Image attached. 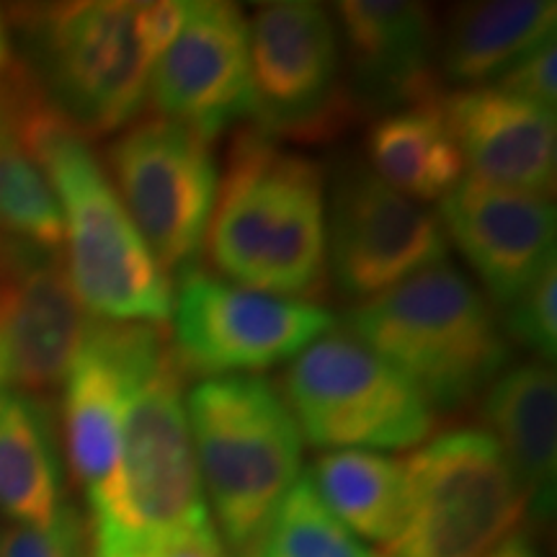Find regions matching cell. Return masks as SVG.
<instances>
[{
	"instance_id": "18",
	"label": "cell",
	"mask_w": 557,
	"mask_h": 557,
	"mask_svg": "<svg viewBox=\"0 0 557 557\" xmlns=\"http://www.w3.org/2000/svg\"><path fill=\"white\" fill-rule=\"evenodd\" d=\"M143 325L90 320L86 338L62 380L70 470L86 491L88 504L101 496L120 462L132 361Z\"/></svg>"
},
{
	"instance_id": "19",
	"label": "cell",
	"mask_w": 557,
	"mask_h": 557,
	"mask_svg": "<svg viewBox=\"0 0 557 557\" xmlns=\"http://www.w3.org/2000/svg\"><path fill=\"white\" fill-rule=\"evenodd\" d=\"M485 431L524 487L534 519L553 517L557 498V377L549 361L506 367L483 393Z\"/></svg>"
},
{
	"instance_id": "15",
	"label": "cell",
	"mask_w": 557,
	"mask_h": 557,
	"mask_svg": "<svg viewBox=\"0 0 557 557\" xmlns=\"http://www.w3.org/2000/svg\"><path fill=\"white\" fill-rule=\"evenodd\" d=\"M357 114H389L442 96L438 29L429 5L408 0H344L333 5Z\"/></svg>"
},
{
	"instance_id": "12",
	"label": "cell",
	"mask_w": 557,
	"mask_h": 557,
	"mask_svg": "<svg viewBox=\"0 0 557 557\" xmlns=\"http://www.w3.org/2000/svg\"><path fill=\"white\" fill-rule=\"evenodd\" d=\"M325 248L331 282L361 305L447 261L449 240L434 209L389 189L367 163L351 160L331 178Z\"/></svg>"
},
{
	"instance_id": "11",
	"label": "cell",
	"mask_w": 557,
	"mask_h": 557,
	"mask_svg": "<svg viewBox=\"0 0 557 557\" xmlns=\"http://www.w3.org/2000/svg\"><path fill=\"white\" fill-rule=\"evenodd\" d=\"M111 184L160 267H197L220 189L212 143L184 124L148 116L109 145Z\"/></svg>"
},
{
	"instance_id": "16",
	"label": "cell",
	"mask_w": 557,
	"mask_h": 557,
	"mask_svg": "<svg viewBox=\"0 0 557 557\" xmlns=\"http://www.w3.org/2000/svg\"><path fill=\"white\" fill-rule=\"evenodd\" d=\"M436 218L475 271L487 302L498 308L555 263L557 214L547 197L465 176L442 199Z\"/></svg>"
},
{
	"instance_id": "30",
	"label": "cell",
	"mask_w": 557,
	"mask_h": 557,
	"mask_svg": "<svg viewBox=\"0 0 557 557\" xmlns=\"http://www.w3.org/2000/svg\"><path fill=\"white\" fill-rule=\"evenodd\" d=\"M483 557H542V555L527 534H511V537H506L500 545L493 547L491 553Z\"/></svg>"
},
{
	"instance_id": "10",
	"label": "cell",
	"mask_w": 557,
	"mask_h": 557,
	"mask_svg": "<svg viewBox=\"0 0 557 557\" xmlns=\"http://www.w3.org/2000/svg\"><path fill=\"white\" fill-rule=\"evenodd\" d=\"M171 318L178 367L205 380L287 364L336 329L320 305L246 289L201 267L178 274Z\"/></svg>"
},
{
	"instance_id": "27",
	"label": "cell",
	"mask_w": 557,
	"mask_h": 557,
	"mask_svg": "<svg viewBox=\"0 0 557 557\" xmlns=\"http://www.w3.org/2000/svg\"><path fill=\"white\" fill-rule=\"evenodd\" d=\"M0 557H90V534L78 511L62 506L47 524H16L0 534Z\"/></svg>"
},
{
	"instance_id": "1",
	"label": "cell",
	"mask_w": 557,
	"mask_h": 557,
	"mask_svg": "<svg viewBox=\"0 0 557 557\" xmlns=\"http://www.w3.org/2000/svg\"><path fill=\"white\" fill-rule=\"evenodd\" d=\"M184 369L169 333L139 329L120 462L90 500V557H148L181 534L214 529L186 418Z\"/></svg>"
},
{
	"instance_id": "28",
	"label": "cell",
	"mask_w": 557,
	"mask_h": 557,
	"mask_svg": "<svg viewBox=\"0 0 557 557\" xmlns=\"http://www.w3.org/2000/svg\"><path fill=\"white\" fill-rule=\"evenodd\" d=\"M555 73H557V50L553 39V41H545V45H540L537 50L524 54L517 65L508 67L496 83H491V86L555 111L557 107Z\"/></svg>"
},
{
	"instance_id": "3",
	"label": "cell",
	"mask_w": 557,
	"mask_h": 557,
	"mask_svg": "<svg viewBox=\"0 0 557 557\" xmlns=\"http://www.w3.org/2000/svg\"><path fill=\"white\" fill-rule=\"evenodd\" d=\"M24 137L58 197L65 271L83 310L103 323L171 320L169 271L143 240L86 135L62 120L34 81L24 101Z\"/></svg>"
},
{
	"instance_id": "17",
	"label": "cell",
	"mask_w": 557,
	"mask_h": 557,
	"mask_svg": "<svg viewBox=\"0 0 557 557\" xmlns=\"http://www.w3.org/2000/svg\"><path fill=\"white\" fill-rule=\"evenodd\" d=\"M438 103L472 176L553 199L557 181L555 111L496 86L457 88L442 94Z\"/></svg>"
},
{
	"instance_id": "25",
	"label": "cell",
	"mask_w": 557,
	"mask_h": 557,
	"mask_svg": "<svg viewBox=\"0 0 557 557\" xmlns=\"http://www.w3.org/2000/svg\"><path fill=\"white\" fill-rule=\"evenodd\" d=\"M253 557H377L325 508L308 475H299L261 534Z\"/></svg>"
},
{
	"instance_id": "9",
	"label": "cell",
	"mask_w": 557,
	"mask_h": 557,
	"mask_svg": "<svg viewBox=\"0 0 557 557\" xmlns=\"http://www.w3.org/2000/svg\"><path fill=\"white\" fill-rule=\"evenodd\" d=\"M250 116L261 132L325 143L357 120L333 13L312 0L263 3L248 18Z\"/></svg>"
},
{
	"instance_id": "6",
	"label": "cell",
	"mask_w": 557,
	"mask_h": 557,
	"mask_svg": "<svg viewBox=\"0 0 557 557\" xmlns=\"http://www.w3.org/2000/svg\"><path fill=\"white\" fill-rule=\"evenodd\" d=\"M197 468L227 557H253L261 534L299 478L302 434L274 382L230 374L186 395Z\"/></svg>"
},
{
	"instance_id": "7",
	"label": "cell",
	"mask_w": 557,
	"mask_h": 557,
	"mask_svg": "<svg viewBox=\"0 0 557 557\" xmlns=\"http://www.w3.org/2000/svg\"><path fill=\"white\" fill-rule=\"evenodd\" d=\"M408 513L385 557H483L511 537L527 496L485 429H449L406 459Z\"/></svg>"
},
{
	"instance_id": "29",
	"label": "cell",
	"mask_w": 557,
	"mask_h": 557,
	"mask_svg": "<svg viewBox=\"0 0 557 557\" xmlns=\"http://www.w3.org/2000/svg\"><path fill=\"white\" fill-rule=\"evenodd\" d=\"M148 557H227V553L222 547L218 529H209V532L181 534V537L163 542Z\"/></svg>"
},
{
	"instance_id": "26",
	"label": "cell",
	"mask_w": 557,
	"mask_h": 557,
	"mask_svg": "<svg viewBox=\"0 0 557 557\" xmlns=\"http://www.w3.org/2000/svg\"><path fill=\"white\" fill-rule=\"evenodd\" d=\"M500 325L508 344L513 341L553 364L557 354V263L542 271L511 305H506Z\"/></svg>"
},
{
	"instance_id": "2",
	"label": "cell",
	"mask_w": 557,
	"mask_h": 557,
	"mask_svg": "<svg viewBox=\"0 0 557 557\" xmlns=\"http://www.w3.org/2000/svg\"><path fill=\"white\" fill-rule=\"evenodd\" d=\"M227 282L287 299H318L329 284L325 173L259 127H240L205 238Z\"/></svg>"
},
{
	"instance_id": "31",
	"label": "cell",
	"mask_w": 557,
	"mask_h": 557,
	"mask_svg": "<svg viewBox=\"0 0 557 557\" xmlns=\"http://www.w3.org/2000/svg\"><path fill=\"white\" fill-rule=\"evenodd\" d=\"M11 67V34L9 26H5V16L0 11V73Z\"/></svg>"
},
{
	"instance_id": "23",
	"label": "cell",
	"mask_w": 557,
	"mask_h": 557,
	"mask_svg": "<svg viewBox=\"0 0 557 557\" xmlns=\"http://www.w3.org/2000/svg\"><path fill=\"white\" fill-rule=\"evenodd\" d=\"M62 506L50 408L32 393L0 389V511L16 524H47Z\"/></svg>"
},
{
	"instance_id": "21",
	"label": "cell",
	"mask_w": 557,
	"mask_h": 557,
	"mask_svg": "<svg viewBox=\"0 0 557 557\" xmlns=\"http://www.w3.org/2000/svg\"><path fill=\"white\" fill-rule=\"evenodd\" d=\"M438 99L377 116L364 137L374 176L418 205L447 197L468 169Z\"/></svg>"
},
{
	"instance_id": "20",
	"label": "cell",
	"mask_w": 557,
	"mask_h": 557,
	"mask_svg": "<svg viewBox=\"0 0 557 557\" xmlns=\"http://www.w3.org/2000/svg\"><path fill=\"white\" fill-rule=\"evenodd\" d=\"M553 0H480L449 13L438 32V75L455 86H491L508 67L555 39Z\"/></svg>"
},
{
	"instance_id": "13",
	"label": "cell",
	"mask_w": 557,
	"mask_h": 557,
	"mask_svg": "<svg viewBox=\"0 0 557 557\" xmlns=\"http://www.w3.org/2000/svg\"><path fill=\"white\" fill-rule=\"evenodd\" d=\"M148 99L156 116L184 124L207 143L250 116L248 18L225 0L186 3L152 67Z\"/></svg>"
},
{
	"instance_id": "8",
	"label": "cell",
	"mask_w": 557,
	"mask_h": 557,
	"mask_svg": "<svg viewBox=\"0 0 557 557\" xmlns=\"http://www.w3.org/2000/svg\"><path fill=\"white\" fill-rule=\"evenodd\" d=\"M278 393L312 447L410 449L436 423L426 395L348 333H325L292 359Z\"/></svg>"
},
{
	"instance_id": "14",
	"label": "cell",
	"mask_w": 557,
	"mask_h": 557,
	"mask_svg": "<svg viewBox=\"0 0 557 557\" xmlns=\"http://www.w3.org/2000/svg\"><path fill=\"white\" fill-rule=\"evenodd\" d=\"M90 320L58 256L0 243V389L62 385Z\"/></svg>"
},
{
	"instance_id": "22",
	"label": "cell",
	"mask_w": 557,
	"mask_h": 557,
	"mask_svg": "<svg viewBox=\"0 0 557 557\" xmlns=\"http://www.w3.org/2000/svg\"><path fill=\"white\" fill-rule=\"evenodd\" d=\"M26 70L0 73V243L58 253L62 214L50 178L24 137Z\"/></svg>"
},
{
	"instance_id": "4",
	"label": "cell",
	"mask_w": 557,
	"mask_h": 557,
	"mask_svg": "<svg viewBox=\"0 0 557 557\" xmlns=\"http://www.w3.org/2000/svg\"><path fill=\"white\" fill-rule=\"evenodd\" d=\"M184 9L173 0H81L16 16L41 96L81 135H109L143 111L152 67Z\"/></svg>"
},
{
	"instance_id": "24",
	"label": "cell",
	"mask_w": 557,
	"mask_h": 557,
	"mask_svg": "<svg viewBox=\"0 0 557 557\" xmlns=\"http://www.w3.org/2000/svg\"><path fill=\"white\" fill-rule=\"evenodd\" d=\"M310 483L357 537L389 545L408 513L406 462L364 449H336L312 462Z\"/></svg>"
},
{
	"instance_id": "5",
	"label": "cell",
	"mask_w": 557,
	"mask_h": 557,
	"mask_svg": "<svg viewBox=\"0 0 557 557\" xmlns=\"http://www.w3.org/2000/svg\"><path fill=\"white\" fill-rule=\"evenodd\" d=\"M344 325L348 336L400 369L434 410L483 398L511 359L496 308L449 261L351 308Z\"/></svg>"
}]
</instances>
